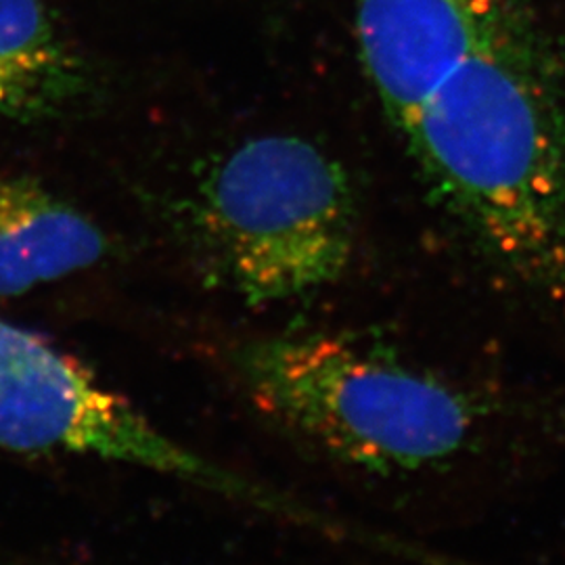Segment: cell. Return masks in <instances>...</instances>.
<instances>
[{"label":"cell","mask_w":565,"mask_h":565,"mask_svg":"<svg viewBox=\"0 0 565 565\" xmlns=\"http://www.w3.org/2000/svg\"><path fill=\"white\" fill-rule=\"evenodd\" d=\"M436 200L509 277L565 300V81L513 0L401 130Z\"/></svg>","instance_id":"1"},{"label":"cell","mask_w":565,"mask_h":565,"mask_svg":"<svg viewBox=\"0 0 565 565\" xmlns=\"http://www.w3.org/2000/svg\"><path fill=\"white\" fill-rule=\"evenodd\" d=\"M226 363L268 424L366 473L463 461L486 445L499 415L482 392L323 333L245 338Z\"/></svg>","instance_id":"2"},{"label":"cell","mask_w":565,"mask_h":565,"mask_svg":"<svg viewBox=\"0 0 565 565\" xmlns=\"http://www.w3.org/2000/svg\"><path fill=\"white\" fill-rule=\"evenodd\" d=\"M214 279L252 306L294 302L342 279L356 203L342 163L296 135H264L210 163L186 202Z\"/></svg>","instance_id":"3"},{"label":"cell","mask_w":565,"mask_h":565,"mask_svg":"<svg viewBox=\"0 0 565 565\" xmlns=\"http://www.w3.org/2000/svg\"><path fill=\"white\" fill-rule=\"evenodd\" d=\"M0 448L135 465L266 509L289 505L172 443L39 333L0 317Z\"/></svg>","instance_id":"4"},{"label":"cell","mask_w":565,"mask_h":565,"mask_svg":"<svg viewBox=\"0 0 565 565\" xmlns=\"http://www.w3.org/2000/svg\"><path fill=\"white\" fill-rule=\"evenodd\" d=\"M501 0H354L366 76L404 124L480 39Z\"/></svg>","instance_id":"5"},{"label":"cell","mask_w":565,"mask_h":565,"mask_svg":"<svg viewBox=\"0 0 565 565\" xmlns=\"http://www.w3.org/2000/svg\"><path fill=\"white\" fill-rule=\"evenodd\" d=\"M107 242L78 207L34 179L0 177V296H21L99 263Z\"/></svg>","instance_id":"6"},{"label":"cell","mask_w":565,"mask_h":565,"mask_svg":"<svg viewBox=\"0 0 565 565\" xmlns=\"http://www.w3.org/2000/svg\"><path fill=\"white\" fill-rule=\"evenodd\" d=\"M90 88V72L44 0H0V118L57 120Z\"/></svg>","instance_id":"7"}]
</instances>
